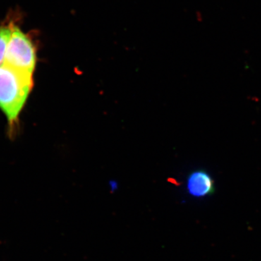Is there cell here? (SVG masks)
Instances as JSON below:
<instances>
[{"mask_svg": "<svg viewBox=\"0 0 261 261\" xmlns=\"http://www.w3.org/2000/svg\"><path fill=\"white\" fill-rule=\"evenodd\" d=\"M13 27L11 25L0 27V67L5 63V55L11 38Z\"/></svg>", "mask_w": 261, "mask_h": 261, "instance_id": "obj_4", "label": "cell"}, {"mask_svg": "<svg viewBox=\"0 0 261 261\" xmlns=\"http://www.w3.org/2000/svg\"><path fill=\"white\" fill-rule=\"evenodd\" d=\"M187 191L196 198L208 197L215 192L214 178L205 170H197L187 176Z\"/></svg>", "mask_w": 261, "mask_h": 261, "instance_id": "obj_3", "label": "cell"}, {"mask_svg": "<svg viewBox=\"0 0 261 261\" xmlns=\"http://www.w3.org/2000/svg\"><path fill=\"white\" fill-rule=\"evenodd\" d=\"M33 86L32 74L6 65L0 67V109L10 124L16 123Z\"/></svg>", "mask_w": 261, "mask_h": 261, "instance_id": "obj_1", "label": "cell"}, {"mask_svg": "<svg viewBox=\"0 0 261 261\" xmlns=\"http://www.w3.org/2000/svg\"><path fill=\"white\" fill-rule=\"evenodd\" d=\"M36 63L37 56L32 41L18 27L13 25L4 65L33 75Z\"/></svg>", "mask_w": 261, "mask_h": 261, "instance_id": "obj_2", "label": "cell"}]
</instances>
